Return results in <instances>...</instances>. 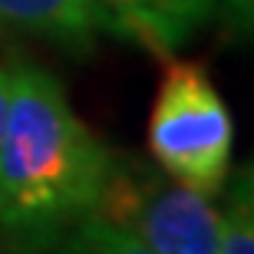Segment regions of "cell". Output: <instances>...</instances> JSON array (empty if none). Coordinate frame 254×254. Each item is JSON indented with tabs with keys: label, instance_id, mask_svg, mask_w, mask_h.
I'll list each match as a JSON object with an SVG mask.
<instances>
[{
	"label": "cell",
	"instance_id": "6da1fadb",
	"mask_svg": "<svg viewBox=\"0 0 254 254\" xmlns=\"http://www.w3.org/2000/svg\"><path fill=\"white\" fill-rule=\"evenodd\" d=\"M113 155L69 109L63 86L33 63L10 66L0 132V228L47 241L99 201Z\"/></svg>",
	"mask_w": 254,
	"mask_h": 254
},
{
	"label": "cell",
	"instance_id": "7a4b0ae2",
	"mask_svg": "<svg viewBox=\"0 0 254 254\" xmlns=\"http://www.w3.org/2000/svg\"><path fill=\"white\" fill-rule=\"evenodd\" d=\"M235 126L225 99L198 63H169L149 116V152L175 182L218 195L231 172Z\"/></svg>",
	"mask_w": 254,
	"mask_h": 254
},
{
	"label": "cell",
	"instance_id": "3957f363",
	"mask_svg": "<svg viewBox=\"0 0 254 254\" xmlns=\"http://www.w3.org/2000/svg\"><path fill=\"white\" fill-rule=\"evenodd\" d=\"M89 215L132 228L155 254H221L218 208L211 205V195L132 162H113Z\"/></svg>",
	"mask_w": 254,
	"mask_h": 254
},
{
	"label": "cell",
	"instance_id": "277c9868",
	"mask_svg": "<svg viewBox=\"0 0 254 254\" xmlns=\"http://www.w3.org/2000/svg\"><path fill=\"white\" fill-rule=\"evenodd\" d=\"M89 7L96 27L169 57L211 17L215 0H89Z\"/></svg>",
	"mask_w": 254,
	"mask_h": 254
},
{
	"label": "cell",
	"instance_id": "5b68a950",
	"mask_svg": "<svg viewBox=\"0 0 254 254\" xmlns=\"http://www.w3.org/2000/svg\"><path fill=\"white\" fill-rule=\"evenodd\" d=\"M0 20L66 43H86L96 30L89 0H0Z\"/></svg>",
	"mask_w": 254,
	"mask_h": 254
},
{
	"label": "cell",
	"instance_id": "8992f818",
	"mask_svg": "<svg viewBox=\"0 0 254 254\" xmlns=\"http://www.w3.org/2000/svg\"><path fill=\"white\" fill-rule=\"evenodd\" d=\"M63 254H155L132 228L116 225L103 215H86L76 221V231Z\"/></svg>",
	"mask_w": 254,
	"mask_h": 254
},
{
	"label": "cell",
	"instance_id": "52a82bcc",
	"mask_svg": "<svg viewBox=\"0 0 254 254\" xmlns=\"http://www.w3.org/2000/svg\"><path fill=\"white\" fill-rule=\"evenodd\" d=\"M221 254H254V201L231 185L225 208L218 211Z\"/></svg>",
	"mask_w": 254,
	"mask_h": 254
},
{
	"label": "cell",
	"instance_id": "ba28073f",
	"mask_svg": "<svg viewBox=\"0 0 254 254\" xmlns=\"http://www.w3.org/2000/svg\"><path fill=\"white\" fill-rule=\"evenodd\" d=\"M215 7L221 10L225 27L238 40L254 43V0H215Z\"/></svg>",
	"mask_w": 254,
	"mask_h": 254
},
{
	"label": "cell",
	"instance_id": "9c48e42d",
	"mask_svg": "<svg viewBox=\"0 0 254 254\" xmlns=\"http://www.w3.org/2000/svg\"><path fill=\"white\" fill-rule=\"evenodd\" d=\"M7 96H10V69L0 66V132H3V116H7Z\"/></svg>",
	"mask_w": 254,
	"mask_h": 254
},
{
	"label": "cell",
	"instance_id": "30bf717a",
	"mask_svg": "<svg viewBox=\"0 0 254 254\" xmlns=\"http://www.w3.org/2000/svg\"><path fill=\"white\" fill-rule=\"evenodd\" d=\"M231 185H235V189H241V191H245V195L254 201V162L248 165L245 172H241V175H235V182H231Z\"/></svg>",
	"mask_w": 254,
	"mask_h": 254
}]
</instances>
